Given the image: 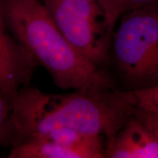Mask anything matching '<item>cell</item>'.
Segmentation results:
<instances>
[{"mask_svg": "<svg viewBox=\"0 0 158 158\" xmlns=\"http://www.w3.org/2000/svg\"><path fill=\"white\" fill-rule=\"evenodd\" d=\"M105 157L158 158V132L133 114L107 141Z\"/></svg>", "mask_w": 158, "mask_h": 158, "instance_id": "cell-6", "label": "cell"}, {"mask_svg": "<svg viewBox=\"0 0 158 158\" xmlns=\"http://www.w3.org/2000/svg\"><path fill=\"white\" fill-rule=\"evenodd\" d=\"M133 115L141 119L149 127L158 132V111L135 109Z\"/></svg>", "mask_w": 158, "mask_h": 158, "instance_id": "cell-11", "label": "cell"}, {"mask_svg": "<svg viewBox=\"0 0 158 158\" xmlns=\"http://www.w3.org/2000/svg\"><path fill=\"white\" fill-rule=\"evenodd\" d=\"M101 8L109 30L114 32L118 20L134 10L141 8L158 0H95Z\"/></svg>", "mask_w": 158, "mask_h": 158, "instance_id": "cell-8", "label": "cell"}, {"mask_svg": "<svg viewBox=\"0 0 158 158\" xmlns=\"http://www.w3.org/2000/svg\"><path fill=\"white\" fill-rule=\"evenodd\" d=\"M110 56L126 90L158 86V1L120 18Z\"/></svg>", "mask_w": 158, "mask_h": 158, "instance_id": "cell-3", "label": "cell"}, {"mask_svg": "<svg viewBox=\"0 0 158 158\" xmlns=\"http://www.w3.org/2000/svg\"><path fill=\"white\" fill-rule=\"evenodd\" d=\"M134 109L130 90L49 94L28 85L12 100L13 146L58 129L106 136L109 140L133 116Z\"/></svg>", "mask_w": 158, "mask_h": 158, "instance_id": "cell-1", "label": "cell"}, {"mask_svg": "<svg viewBox=\"0 0 158 158\" xmlns=\"http://www.w3.org/2000/svg\"><path fill=\"white\" fill-rule=\"evenodd\" d=\"M65 38L101 68L110 58L113 33L95 0H40Z\"/></svg>", "mask_w": 158, "mask_h": 158, "instance_id": "cell-4", "label": "cell"}, {"mask_svg": "<svg viewBox=\"0 0 158 158\" xmlns=\"http://www.w3.org/2000/svg\"><path fill=\"white\" fill-rule=\"evenodd\" d=\"M10 158H95L89 152L45 140H32L10 147Z\"/></svg>", "mask_w": 158, "mask_h": 158, "instance_id": "cell-7", "label": "cell"}, {"mask_svg": "<svg viewBox=\"0 0 158 158\" xmlns=\"http://www.w3.org/2000/svg\"><path fill=\"white\" fill-rule=\"evenodd\" d=\"M38 66L35 59L20 43L6 24L0 9V85L13 98L28 86Z\"/></svg>", "mask_w": 158, "mask_h": 158, "instance_id": "cell-5", "label": "cell"}, {"mask_svg": "<svg viewBox=\"0 0 158 158\" xmlns=\"http://www.w3.org/2000/svg\"><path fill=\"white\" fill-rule=\"evenodd\" d=\"M13 98L0 85V148L12 147L13 133L11 125Z\"/></svg>", "mask_w": 158, "mask_h": 158, "instance_id": "cell-9", "label": "cell"}, {"mask_svg": "<svg viewBox=\"0 0 158 158\" xmlns=\"http://www.w3.org/2000/svg\"><path fill=\"white\" fill-rule=\"evenodd\" d=\"M131 91L135 109L158 111V86Z\"/></svg>", "mask_w": 158, "mask_h": 158, "instance_id": "cell-10", "label": "cell"}, {"mask_svg": "<svg viewBox=\"0 0 158 158\" xmlns=\"http://www.w3.org/2000/svg\"><path fill=\"white\" fill-rule=\"evenodd\" d=\"M6 24L57 87L64 90L105 89L110 79L65 38L40 0H0Z\"/></svg>", "mask_w": 158, "mask_h": 158, "instance_id": "cell-2", "label": "cell"}]
</instances>
